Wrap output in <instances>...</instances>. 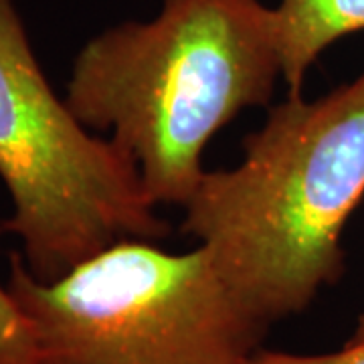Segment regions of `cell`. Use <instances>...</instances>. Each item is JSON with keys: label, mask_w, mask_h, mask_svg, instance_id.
Masks as SVG:
<instances>
[{"label": "cell", "mask_w": 364, "mask_h": 364, "mask_svg": "<svg viewBox=\"0 0 364 364\" xmlns=\"http://www.w3.org/2000/svg\"><path fill=\"white\" fill-rule=\"evenodd\" d=\"M282 77L275 9L261 0H162L77 53L65 102L87 130L112 132L150 200L186 207L207 144Z\"/></svg>", "instance_id": "obj_1"}, {"label": "cell", "mask_w": 364, "mask_h": 364, "mask_svg": "<svg viewBox=\"0 0 364 364\" xmlns=\"http://www.w3.org/2000/svg\"><path fill=\"white\" fill-rule=\"evenodd\" d=\"M364 196V75L318 100L289 95L207 170L182 231L265 326L304 312L344 272L342 233Z\"/></svg>", "instance_id": "obj_2"}, {"label": "cell", "mask_w": 364, "mask_h": 364, "mask_svg": "<svg viewBox=\"0 0 364 364\" xmlns=\"http://www.w3.org/2000/svg\"><path fill=\"white\" fill-rule=\"evenodd\" d=\"M4 286L28 326V364H245L269 330L198 245L122 241L53 282L13 253Z\"/></svg>", "instance_id": "obj_3"}, {"label": "cell", "mask_w": 364, "mask_h": 364, "mask_svg": "<svg viewBox=\"0 0 364 364\" xmlns=\"http://www.w3.org/2000/svg\"><path fill=\"white\" fill-rule=\"evenodd\" d=\"M0 181L13 200L2 229L41 282L122 241L170 233L134 160L53 91L13 0H0Z\"/></svg>", "instance_id": "obj_4"}, {"label": "cell", "mask_w": 364, "mask_h": 364, "mask_svg": "<svg viewBox=\"0 0 364 364\" xmlns=\"http://www.w3.org/2000/svg\"><path fill=\"white\" fill-rule=\"evenodd\" d=\"M273 9L289 95L301 93L308 71L330 45L364 31V0H279Z\"/></svg>", "instance_id": "obj_5"}, {"label": "cell", "mask_w": 364, "mask_h": 364, "mask_svg": "<svg viewBox=\"0 0 364 364\" xmlns=\"http://www.w3.org/2000/svg\"><path fill=\"white\" fill-rule=\"evenodd\" d=\"M4 233L0 225V235ZM31 334L6 286H0V364H28Z\"/></svg>", "instance_id": "obj_6"}, {"label": "cell", "mask_w": 364, "mask_h": 364, "mask_svg": "<svg viewBox=\"0 0 364 364\" xmlns=\"http://www.w3.org/2000/svg\"><path fill=\"white\" fill-rule=\"evenodd\" d=\"M245 364H364V342L344 344L342 350L324 354H298L259 348L253 356H249Z\"/></svg>", "instance_id": "obj_7"}, {"label": "cell", "mask_w": 364, "mask_h": 364, "mask_svg": "<svg viewBox=\"0 0 364 364\" xmlns=\"http://www.w3.org/2000/svg\"><path fill=\"white\" fill-rule=\"evenodd\" d=\"M364 342V312L360 314V318H358V324L354 328V332H352V336L348 338L346 344H360Z\"/></svg>", "instance_id": "obj_8"}]
</instances>
